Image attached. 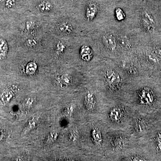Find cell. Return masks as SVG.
Segmentation results:
<instances>
[{
  "label": "cell",
  "instance_id": "obj_16",
  "mask_svg": "<svg viewBox=\"0 0 161 161\" xmlns=\"http://www.w3.org/2000/svg\"><path fill=\"white\" fill-rule=\"evenodd\" d=\"M39 10L42 12H48L53 8L52 4L48 1H43L39 4Z\"/></svg>",
  "mask_w": 161,
  "mask_h": 161
},
{
  "label": "cell",
  "instance_id": "obj_25",
  "mask_svg": "<svg viewBox=\"0 0 161 161\" xmlns=\"http://www.w3.org/2000/svg\"><path fill=\"white\" fill-rule=\"evenodd\" d=\"M136 129L137 131H141V130H143L144 129V125L143 124L142 122L139 121L137 123V125L136 127Z\"/></svg>",
  "mask_w": 161,
  "mask_h": 161
},
{
  "label": "cell",
  "instance_id": "obj_24",
  "mask_svg": "<svg viewBox=\"0 0 161 161\" xmlns=\"http://www.w3.org/2000/svg\"><path fill=\"white\" fill-rule=\"evenodd\" d=\"M26 26L27 30H28V31H31V30H33L35 28V24L34 22L32 21H28L26 23Z\"/></svg>",
  "mask_w": 161,
  "mask_h": 161
},
{
  "label": "cell",
  "instance_id": "obj_9",
  "mask_svg": "<svg viewBox=\"0 0 161 161\" xmlns=\"http://www.w3.org/2000/svg\"><path fill=\"white\" fill-rule=\"evenodd\" d=\"M95 96L93 93H88L84 98V104L85 107L89 111H93L95 105Z\"/></svg>",
  "mask_w": 161,
  "mask_h": 161
},
{
  "label": "cell",
  "instance_id": "obj_15",
  "mask_svg": "<svg viewBox=\"0 0 161 161\" xmlns=\"http://www.w3.org/2000/svg\"><path fill=\"white\" fill-rule=\"evenodd\" d=\"M122 112L119 108H114L112 109L110 113V117L112 120L118 121L121 119Z\"/></svg>",
  "mask_w": 161,
  "mask_h": 161
},
{
  "label": "cell",
  "instance_id": "obj_17",
  "mask_svg": "<svg viewBox=\"0 0 161 161\" xmlns=\"http://www.w3.org/2000/svg\"><path fill=\"white\" fill-rule=\"evenodd\" d=\"M115 13H116V18L119 21L123 20L125 18V15L123 12V10L120 8H118L116 9L115 10Z\"/></svg>",
  "mask_w": 161,
  "mask_h": 161
},
{
  "label": "cell",
  "instance_id": "obj_14",
  "mask_svg": "<svg viewBox=\"0 0 161 161\" xmlns=\"http://www.w3.org/2000/svg\"><path fill=\"white\" fill-rule=\"evenodd\" d=\"M38 66L34 62H30L27 64L26 67V72L29 75H32L36 73L37 71Z\"/></svg>",
  "mask_w": 161,
  "mask_h": 161
},
{
  "label": "cell",
  "instance_id": "obj_1",
  "mask_svg": "<svg viewBox=\"0 0 161 161\" xmlns=\"http://www.w3.org/2000/svg\"><path fill=\"white\" fill-rule=\"evenodd\" d=\"M18 87L15 84L9 83L0 89V105H7L15 98Z\"/></svg>",
  "mask_w": 161,
  "mask_h": 161
},
{
  "label": "cell",
  "instance_id": "obj_23",
  "mask_svg": "<svg viewBox=\"0 0 161 161\" xmlns=\"http://www.w3.org/2000/svg\"><path fill=\"white\" fill-rule=\"evenodd\" d=\"M27 44L29 47H35L37 45V42L35 39L31 38V39H29L27 40Z\"/></svg>",
  "mask_w": 161,
  "mask_h": 161
},
{
  "label": "cell",
  "instance_id": "obj_7",
  "mask_svg": "<svg viewBox=\"0 0 161 161\" xmlns=\"http://www.w3.org/2000/svg\"><path fill=\"white\" fill-rule=\"evenodd\" d=\"M81 58L84 61H90L93 57V51L90 47L87 45H83L80 50Z\"/></svg>",
  "mask_w": 161,
  "mask_h": 161
},
{
  "label": "cell",
  "instance_id": "obj_3",
  "mask_svg": "<svg viewBox=\"0 0 161 161\" xmlns=\"http://www.w3.org/2000/svg\"><path fill=\"white\" fill-rule=\"evenodd\" d=\"M103 43L105 46L111 51H114L117 47V43L114 36L111 34H105L103 36Z\"/></svg>",
  "mask_w": 161,
  "mask_h": 161
},
{
  "label": "cell",
  "instance_id": "obj_8",
  "mask_svg": "<svg viewBox=\"0 0 161 161\" xmlns=\"http://www.w3.org/2000/svg\"><path fill=\"white\" fill-rule=\"evenodd\" d=\"M39 121V118L38 116H34L29 119L23 129L22 134H26L35 128L38 124Z\"/></svg>",
  "mask_w": 161,
  "mask_h": 161
},
{
  "label": "cell",
  "instance_id": "obj_2",
  "mask_svg": "<svg viewBox=\"0 0 161 161\" xmlns=\"http://www.w3.org/2000/svg\"><path fill=\"white\" fill-rule=\"evenodd\" d=\"M105 80L110 86H116L120 82V79L119 74L112 69L107 71L105 74Z\"/></svg>",
  "mask_w": 161,
  "mask_h": 161
},
{
  "label": "cell",
  "instance_id": "obj_27",
  "mask_svg": "<svg viewBox=\"0 0 161 161\" xmlns=\"http://www.w3.org/2000/svg\"><path fill=\"white\" fill-rule=\"evenodd\" d=\"M77 138L76 134L75 133H72L69 134V138L71 141H74Z\"/></svg>",
  "mask_w": 161,
  "mask_h": 161
},
{
  "label": "cell",
  "instance_id": "obj_18",
  "mask_svg": "<svg viewBox=\"0 0 161 161\" xmlns=\"http://www.w3.org/2000/svg\"><path fill=\"white\" fill-rule=\"evenodd\" d=\"M16 4V0H6L5 4V10H9L13 9Z\"/></svg>",
  "mask_w": 161,
  "mask_h": 161
},
{
  "label": "cell",
  "instance_id": "obj_13",
  "mask_svg": "<svg viewBox=\"0 0 161 161\" xmlns=\"http://www.w3.org/2000/svg\"><path fill=\"white\" fill-rule=\"evenodd\" d=\"M59 136V133L56 131L51 132L47 136L44 143L46 145H50L58 139Z\"/></svg>",
  "mask_w": 161,
  "mask_h": 161
},
{
  "label": "cell",
  "instance_id": "obj_4",
  "mask_svg": "<svg viewBox=\"0 0 161 161\" xmlns=\"http://www.w3.org/2000/svg\"><path fill=\"white\" fill-rule=\"evenodd\" d=\"M142 23L144 28L147 31L151 32L154 28V22L150 14L145 13L142 15Z\"/></svg>",
  "mask_w": 161,
  "mask_h": 161
},
{
  "label": "cell",
  "instance_id": "obj_5",
  "mask_svg": "<svg viewBox=\"0 0 161 161\" xmlns=\"http://www.w3.org/2000/svg\"><path fill=\"white\" fill-rule=\"evenodd\" d=\"M98 11V7L96 3H90L87 5L86 9V18L88 21H91L95 17Z\"/></svg>",
  "mask_w": 161,
  "mask_h": 161
},
{
  "label": "cell",
  "instance_id": "obj_12",
  "mask_svg": "<svg viewBox=\"0 0 161 161\" xmlns=\"http://www.w3.org/2000/svg\"><path fill=\"white\" fill-rule=\"evenodd\" d=\"M92 140L97 145H100L103 141L101 133L97 128H94L91 133Z\"/></svg>",
  "mask_w": 161,
  "mask_h": 161
},
{
  "label": "cell",
  "instance_id": "obj_6",
  "mask_svg": "<svg viewBox=\"0 0 161 161\" xmlns=\"http://www.w3.org/2000/svg\"><path fill=\"white\" fill-rule=\"evenodd\" d=\"M57 82L59 87L65 89L71 85L72 83V78L70 74L65 73L60 76L57 79Z\"/></svg>",
  "mask_w": 161,
  "mask_h": 161
},
{
  "label": "cell",
  "instance_id": "obj_19",
  "mask_svg": "<svg viewBox=\"0 0 161 161\" xmlns=\"http://www.w3.org/2000/svg\"><path fill=\"white\" fill-rule=\"evenodd\" d=\"M65 48H66V46L64 43L61 42L58 43V45L57 46V48H56V54H60L61 53H63L65 50Z\"/></svg>",
  "mask_w": 161,
  "mask_h": 161
},
{
  "label": "cell",
  "instance_id": "obj_10",
  "mask_svg": "<svg viewBox=\"0 0 161 161\" xmlns=\"http://www.w3.org/2000/svg\"><path fill=\"white\" fill-rule=\"evenodd\" d=\"M141 99L144 104L151 103L153 101V97L152 93L148 89H145L141 94Z\"/></svg>",
  "mask_w": 161,
  "mask_h": 161
},
{
  "label": "cell",
  "instance_id": "obj_21",
  "mask_svg": "<svg viewBox=\"0 0 161 161\" xmlns=\"http://www.w3.org/2000/svg\"><path fill=\"white\" fill-rule=\"evenodd\" d=\"M34 103V99L32 98H27L23 102V106L27 108H30L32 106L33 103Z\"/></svg>",
  "mask_w": 161,
  "mask_h": 161
},
{
  "label": "cell",
  "instance_id": "obj_22",
  "mask_svg": "<svg viewBox=\"0 0 161 161\" xmlns=\"http://www.w3.org/2000/svg\"><path fill=\"white\" fill-rule=\"evenodd\" d=\"M74 110V107L73 105H68L65 108L64 113L67 115H70L73 113Z\"/></svg>",
  "mask_w": 161,
  "mask_h": 161
},
{
  "label": "cell",
  "instance_id": "obj_11",
  "mask_svg": "<svg viewBox=\"0 0 161 161\" xmlns=\"http://www.w3.org/2000/svg\"><path fill=\"white\" fill-rule=\"evenodd\" d=\"M58 28L61 33L66 35L71 34L73 32L72 26L68 22L64 21L60 23Z\"/></svg>",
  "mask_w": 161,
  "mask_h": 161
},
{
  "label": "cell",
  "instance_id": "obj_20",
  "mask_svg": "<svg viewBox=\"0 0 161 161\" xmlns=\"http://www.w3.org/2000/svg\"><path fill=\"white\" fill-rule=\"evenodd\" d=\"M157 148L159 151H161V132H158L155 139Z\"/></svg>",
  "mask_w": 161,
  "mask_h": 161
},
{
  "label": "cell",
  "instance_id": "obj_26",
  "mask_svg": "<svg viewBox=\"0 0 161 161\" xmlns=\"http://www.w3.org/2000/svg\"><path fill=\"white\" fill-rule=\"evenodd\" d=\"M131 161H145L146 160H145L144 158L141 157L136 156L133 157L131 158Z\"/></svg>",
  "mask_w": 161,
  "mask_h": 161
}]
</instances>
